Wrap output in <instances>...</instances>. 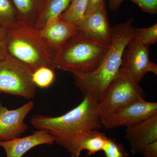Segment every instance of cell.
<instances>
[{
    "label": "cell",
    "instance_id": "12",
    "mask_svg": "<svg viewBox=\"0 0 157 157\" xmlns=\"http://www.w3.org/2000/svg\"><path fill=\"white\" fill-rule=\"evenodd\" d=\"M77 28L86 36L110 45L112 28L109 26L104 5L96 11L85 16Z\"/></svg>",
    "mask_w": 157,
    "mask_h": 157
},
{
    "label": "cell",
    "instance_id": "16",
    "mask_svg": "<svg viewBox=\"0 0 157 157\" xmlns=\"http://www.w3.org/2000/svg\"><path fill=\"white\" fill-rule=\"evenodd\" d=\"M107 139L106 135L99 130L89 131L81 137L79 143V150L81 152L87 151L88 156L93 155L102 151Z\"/></svg>",
    "mask_w": 157,
    "mask_h": 157
},
{
    "label": "cell",
    "instance_id": "6",
    "mask_svg": "<svg viewBox=\"0 0 157 157\" xmlns=\"http://www.w3.org/2000/svg\"><path fill=\"white\" fill-rule=\"evenodd\" d=\"M144 98L143 89L125 70L121 68L98 102L101 118L123 105Z\"/></svg>",
    "mask_w": 157,
    "mask_h": 157
},
{
    "label": "cell",
    "instance_id": "3",
    "mask_svg": "<svg viewBox=\"0 0 157 157\" xmlns=\"http://www.w3.org/2000/svg\"><path fill=\"white\" fill-rule=\"evenodd\" d=\"M110 45L78 32L56 53V69L73 74L91 73L101 64Z\"/></svg>",
    "mask_w": 157,
    "mask_h": 157
},
{
    "label": "cell",
    "instance_id": "7",
    "mask_svg": "<svg viewBox=\"0 0 157 157\" xmlns=\"http://www.w3.org/2000/svg\"><path fill=\"white\" fill-rule=\"evenodd\" d=\"M157 113V103L145 99L135 100L113 110L101 118L102 126L107 129L128 127Z\"/></svg>",
    "mask_w": 157,
    "mask_h": 157
},
{
    "label": "cell",
    "instance_id": "14",
    "mask_svg": "<svg viewBox=\"0 0 157 157\" xmlns=\"http://www.w3.org/2000/svg\"><path fill=\"white\" fill-rule=\"evenodd\" d=\"M21 23L35 29L46 0H11Z\"/></svg>",
    "mask_w": 157,
    "mask_h": 157
},
{
    "label": "cell",
    "instance_id": "13",
    "mask_svg": "<svg viewBox=\"0 0 157 157\" xmlns=\"http://www.w3.org/2000/svg\"><path fill=\"white\" fill-rule=\"evenodd\" d=\"M54 137L45 130H38L32 135L17 137L8 141H0V147L7 157H22L31 149L42 144H52Z\"/></svg>",
    "mask_w": 157,
    "mask_h": 157
},
{
    "label": "cell",
    "instance_id": "18",
    "mask_svg": "<svg viewBox=\"0 0 157 157\" xmlns=\"http://www.w3.org/2000/svg\"><path fill=\"white\" fill-rule=\"evenodd\" d=\"M88 2V0H71L67 9L61 16L78 27L84 18Z\"/></svg>",
    "mask_w": 157,
    "mask_h": 157
},
{
    "label": "cell",
    "instance_id": "23",
    "mask_svg": "<svg viewBox=\"0 0 157 157\" xmlns=\"http://www.w3.org/2000/svg\"><path fill=\"white\" fill-rule=\"evenodd\" d=\"M9 30L0 26V61L7 58L9 56L6 48Z\"/></svg>",
    "mask_w": 157,
    "mask_h": 157
},
{
    "label": "cell",
    "instance_id": "17",
    "mask_svg": "<svg viewBox=\"0 0 157 157\" xmlns=\"http://www.w3.org/2000/svg\"><path fill=\"white\" fill-rule=\"evenodd\" d=\"M20 23L17 11L11 0H0V26L11 30Z\"/></svg>",
    "mask_w": 157,
    "mask_h": 157
},
{
    "label": "cell",
    "instance_id": "2",
    "mask_svg": "<svg viewBox=\"0 0 157 157\" xmlns=\"http://www.w3.org/2000/svg\"><path fill=\"white\" fill-rule=\"evenodd\" d=\"M133 18L118 24L112 28V39L109 50L101 64L94 71L87 74H74L75 85L83 95L91 96L99 102L111 82L118 74L123 53L127 45L135 36L136 28Z\"/></svg>",
    "mask_w": 157,
    "mask_h": 157
},
{
    "label": "cell",
    "instance_id": "19",
    "mask_svg": "<svg viewBox=\"0 0 157 157\" xmlns=\"http://www.w3.org/2000/svg\"><path fill=\"white\" fill-rule=\"evenodd\" d=\"M55 79L54 70L47 67H41L33 73V80L37 87L45 89L49 87Z\"/></svg>",
    "mask_w": 157,
    "mask_h": 157
},
{
    "label": "cell",
    "instance_id": "26",
    "mask_svg": "<svg viewBox=\"0 0 157 157\" xmlns=\"http://www.w3.org/2000/svg\"><path fill=\"white\" fill-rule=\"evenodd\" d=\"M125 0H109L108 7L112 11H117Z\"/></svg>",
    "mask_w": 157,
    "mask_h": 157
},
{
    "label": "cell",
    "instance_id": "4",
    "mask_svg": "<svg viewBox=\"0 0 157 157\" xmlns=\"http://www.w3.org/2000/svg\"><path fill=\"white\" fill-rule=\"evenodd\" d=\"M6 48L9 56L27 65L33 72L41 67L56 69V54L40 37L38 29L21 23L9 30Z\"/></svg>",
    "mask_w": 157,
    "mask_h": 157
},
{
    "label": "cell",
    "instance_id": "5",
    "mask_svg": "<svg viewBox=\"0 0 157 157\" xmlns=\"http://www.w3.org/2000/svg\"><path fill=\"white\" fill-rule=\"evenodd\" d=\"M33 70L12 57L0 61V94L35 98L37 87L33 80Z\"/></svg>",
    "mask_w": 157,
    "mask_h": 157
},
{
    "label": "cell",
    "instance_id": "9",
    "mask_svg": "<svg viewBox=\"0 0 157 157\" xmlns=\"http://www.w3.org/2000/svg\"><path fill=\"white\" fill-rule=\"evenodd\" d=\"M34 105V102L30 101L17 109L10 110L0 101V141L20 137L27 130L29 126L25 119Z\"/></svg>",
    "mask_w": 157,
    "mask_h": 157
},
{
    "label": "cell",
    "instance_id": "1",
    "mask_svg": "<svg viewBox=\"0 0 157 157\" xmlns=\"http://www.w3.org/2000/svg\"><path fill=\"white\" fill-rule=\"evenodd\" d=\"M30 123L35 128L48 131L54 137L55 143L66 148L72 157H80L79 141L86 133L103 127L98 102L88 95H83L78 106L63 115L36 114Z\"/></svg>",
    "mask_w": 157,
    "mask_h": 157
},
{
    "label": "cell",
    "instance_id": "10",
    "mask_svg": "<svg viewBox=\"0 0 157 157\" xmlns=\"http://www.w3.org/2000/svg\"><path fill=\"white\" fill-rule=\"evenodd\" d=\"M38 30L40 37L56 54L68 40L78 33L76 27L61 15L50 20L44 27Z\"/></svg>",
    "mask_w": 157,
    "mask_h": 157
},
{
    "label": "cell",
    "instance_id": "24",
    "mask_svg": "<svg viewBox=\"0 0 157 157\" xmlns=\"http://www.w3.org/2000/svg\"><path fill=\"white\" fill-rule=\"evenodd\" d=\"M104 5V0H88L85 16L91 14Z\"/></svg>",
    "mask_w": 157,
    "mask_h": 157
},
{
    "label": "cell",
    "instance_id": "21",
    "mask_svg": "<svg viewBox=\"0 0 157 157\" xmlns=\"http://www.w3.org/2000/svg\"><path fill=\"white\" fill-rule=\"evenodd\" d=\"M102 151L104 157H129L124 145L113 138H108Z\"/></svg>",
    "mask_w": 157,
    "mask_h": 157
},
{
    "label": "cell",
    "instance_id": "22",
    "mask_svg": "<svg viewBox=\"0 0 157 157\" xmlns=\"http://www.w3.org/2000/svg\"><path fill=\"white\" fill-rule=\"evenodd\" d=\"M144 12L155 15L157 13V0H131Z\"/></svg>",
    "mask_w": 157,
    "mask_h": 157
},
{
    "label": "cell",
    "instance_id": "20",
    "mask_svg": "<svg viewBox=\"0 0 157 157\" xmlns=\"http://www.w3.org/2000/svg\"><path fill=\"white\" fill-rule=\"evenodd\" d=\"M135 39L141 43L149 47L157 42V24L147 28H136L135 30Z\"/></svg>",
    "mask_w": 157,
    "mask_h": 157
},
{
    "label": "cell",
    "instance_id": "8",
    "mask_svg": "<svg viewBox=\"0 0 157 157\" xmlns=\"http://www.w3.org/2000/svg\"><path fill=\"white\" fill-rule=\"evenodd\" d=\"M149 48L134 37L123 53L121 68L138 84L149 72L157 75V65L150 59Z\"/></svg>",
    "mask_w": 157,
    "mask_h": 157
},
{
    "label": "cell",
    "instance_id": "25",
    "mask_svg": "<svg viewBox=\"0 0 157 157\" xmlns=\"http://www.w3.org/2000/svg\"><path fill=\"white\" fill-rule=\"evenodd\" d=\"M141 153L144 157H157V140L145 146Z\"/></svg>",
    "mask_w": 157,
    "mask_h": 157
},
{
    "label": "cell",
    "instance_id": "11",
    "mask_svg": "<svg viewBox=\"0 0 157 157\" xmlns=\"http://www.w3.org/2000/svg\"><path fill=\"white\" fill-rule=\"evenodd\" d=\"M125 137L132 153H141L145 146L157 140V113L128 126Z\"/></svg>",
    "mask_w": 157,
    "mask_h": 157
},
{
    "label": "cell",
    "instance_id": "15",
    "mask_svg": "<svg viewBox=\"0 0 157 157\" xmlns=\"http://www.w3.org/2000/svg\"><path fill=\"white\" fill-rule=\"evenodd\" d=\"M71 1V0H46L44 8L35 26V29H42L50 20L60 16L67 9Z\"/></svg>",
    "mask_w": 157,
    "mask_h": 157
}]
</instances>
